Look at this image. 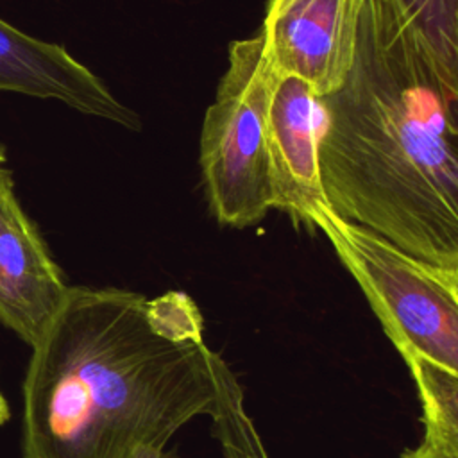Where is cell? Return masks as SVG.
Returning a JSON list of instances; mask_svg holds the SVG:
<instances>
[{
	"label": "cell",
	"mask_w": 458,
	"mask_h": 458,
	"mask_svg": "<svg viewBox=\"0 0 458 458\" xmlns=\"http://www.w3.org/2000/svg\"><path fill=\"white\" fill-rule=\"evenodd\" d=\"M23 379V458H132L216 404V352L184 292L70 286Z\"/></svg>",
	"instance_id": "cell-1"
},
{
	"label": "cell",
	"mask_w": 458,
	"mask_h": 458,
	"mask_svg": "<svg viewBox=\"0 0 458 458\" xmlns=\"http://www.w3.org/2000/svg\"><path fill=\"white\" fill-rule=\"evenodd\" d=\"M318 102L327 208L413 256L458 268V82L399 0H361L351 68Z\"/></svg>",
	"instance_id": "cell-2"
},
{
	"label": "cell",
	"mask_w": 458,
	"mask_h": 458,
	"mask_svg": "<svg viewBox=\"0 0 458 458\" xmlns=\"http://www.w3.org/2000/svg\"><path fill=\"white\" fill-rule=\"evenodd\" d=\"M310 225L326 234L404 361L422 358L458 372V268L413 256L327 206Z\"/></svg>",
	"instance_id": "cell-3"
},
{
	"label": "cell",
	"mask_w": 458,
	"mask_h": 458,
	"mask_svg": "<svg viewBox=\"0 0 458 458\" xmlns=\"http://www.w3.org/2000/svg\"><path fill=\"white\" fill-rule=\"evenodd\" d=\"M272 68L261 30L231 45L200 131V168L209 208L222 225L249 227L274 208L267 147Z\"/></svg>",
	"instance_id": "cell-4"
},
{
	"label": "cell",
	"mask_w": 458,
	"mask_h": 458,
	"mask_svg": "<svg viewBox=\"0 0 458 458\" xmlns=\"http://www.w3.org/2000/svg\"><path fill=\"white\" fill-rule=\"evenodd\" d=\"M361 0H267L261 34L274 73L302 79L317 97L340 88L354 55Z\"/></svg>",
	"instance_id": "cell-5"
},
{
	"label": "cell",
	"mask_w": 458,
	"mask_h": 458,
	"mask_svg": "<svg viewBox=\"0 0 458 458\" xmlns=\"http://www.w3.org/2000/svg\"><path fill=\"white\" fill-rule=\"evenodd\" d=\"M70 284L21 208L13 177L0 186V324L32 347L61 310Z\"/></svg>",
	"instance_id": "cell-6"
},
{
	"label": "cell",
	"mask_w": 458,
	"mask_h": 458,
	"mask_svg": "<svg viewBox=\"0 0 458 458\" xmlns=\"http://www.w3.org/2000/svg\"><path fill=\"white\" fill-rule=\"evenodd\" d=\"M320 125L322 109L313 89L299 77L274 73L267 109L274 208L308 225L327 206L318 174Z\"/></svg>",
	"instance_id": "cell-7"
},
{
	"label": "cell",
	"mask_w": 458,
	"mask_h": 458,
	"mask_svg": "<svg viewBox=\"0 0 458 458\" xmlns=\"http://www.w3.org/2000/svg\"><path fill=\"white\" fill-rule=\"evenodd\" d=\"M0 91L54 98L125 129H141L140 116L118 102L64 47L36 39L4 20H0Z\"/></svg>",
	"instance_id": "cell-8"
},
{
	"label": "cell",
	"mask_w": 458,
	"mask_h": 458,
	"mask_svg": "<svg viewBox=\"0 0 458 458\" xmlns=\"http://www.w3.org/2000/svg\"><path fill=\"white\" fill-rule=\"evenodd\" d=\"M404 363L417 386L424 433L399 458H458V372L422 358Z\"/></svg>",
	"instance_id": "cell-9"
},
{
	"label": "cell",
	"mask_w": 458,
	"mask_h": 458,
	"mask_svg": "<svg viewBox=\"0 0 458 458\" xmlns=\"http://www.w3.org/2000/svg\"><path fill=\"white\" fill-rule=\"evenodd\" d=\"M216 404L211 413L213 435L224 458H268L261 437L243 404V390L229 365L216 354Z\"/></svg>",
	"instance_id": "cell-10"
},
{
	"label": "cell",
	"mask_w": 458,
	"mask_h": 458,
	"mask_svg": "<svg viewBox=\"0 0 458 458\" xmlns=\"http://www.w3.org/2000/svg\"><path fill=\"white\" fill-rule=\"evenodd\" d=\"M440 68L458 82V0H399Z\"/></svg>",
	"instance_id": "cell-11"
},
{
	"label": "cell",
	"mask_w": 458,
	"mask_h": 458,
	"mask_svg": "<svg viewBox=\"0 0 458 458\" xmlns=\"http://www.w3.org/2000/svg\"><path fill=\"white\" fill-rule=\"evenodd\" d=\"M132 458H170L165 451V447L159 445H141L136 449Z\"/></svg>",
	"instance_id": "cell-12"
},
{
	"label": "cell",
	"mask_w": 458,
	"mask_h": 458,
	"mask_svg": "<svg viewBox=\"0 0 458 458\" xmlns=\"http://www.w3.org/2000/svg\"><path fill=\"white\" fill-rule=\"evenodd\" d=\"M5 165H7V154H5V148L0 145V186H2L7 179L13 177V175H11V170H9Z\"/></svg>",
	"instance_id": "cell-13"
},
{
	"label": "cell",
	"mask_w": 458,
	"mask_h": 458,
	"mask_svg": "<svg viewBox=\"0 0 458 458\" xmlns=\"http://www.w3.org/2000/svg\"><path fill=\"white\" fill-rule=\"evenodd\" d=\"M9 419H11V406H9V403H7V399L2 395V392H0V428L5 424V422H9Z\"/></svg>",
	"instance_id": "cell-14"
}]
</instances>
